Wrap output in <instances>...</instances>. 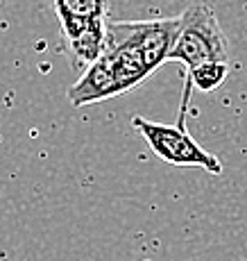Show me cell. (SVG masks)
Instances as JSON below:
<instances>
[{"mask_svg":"<svg viewBox=\"0 0 247 261\" xmlns=\"http://www.w3.org/2000/svg\"><path fill=\"white\" fill-rule=\"evenodd\" d=\"M62 23V37L75 66L84 71L98 62L107 48L109 0H52Z\"/></svg>","mask_w":247,"mask_h":261,"instance_id":"6da1fadb","label":"cell"},{"mask_svg":"<svg viewBox=\"0 0 247 261\" xmlns=\"http://www.w3.org/2000/svg\"><path fill=\"white\" fill-rule=\"evenodd\" d=\"M168 62L184 64L188 71L209 62H229V41L209 5L195 3L179 16V34Z\"/></svg>","mask_w":247,"mask_h":261,"instance_id":"7a4b0ae2","label":"cell"},{"mask_svg":"<svg viewBox=\"0 0 247 261\" xmlns=\"http://www.w3.org/2000/svg\"><path fill=\"white\" fill-rule=\"evenodd\" d=\"M134 129H139L145 143L150 145L154 154L161 162L170 164V166H193V168H204L211 175L223 173V164L215 154L206 152V150L186 132V127L179 125H163L154 123L143 116L132 118Z\"/></svg>","mask_w":247,"mask_h":261,"instance_id":"3957f363","label":"cell"},{"mask_svg":"<svg viewBox=\"0 0 247 261\" xmlns=\"http://www.w3.org/2000/svg\"><path fill=\"white\" fill-rule=\"evenodd\" d=\"M177 34L179 16L159 18V21H107V41L127 43L136 48L150 73L168 62Z\"/></svg>","mask_w":247,"mask_h":261,"instance_id":"277c9868","label":"cell"},{"mask_svg":"<svg viewBox=\"0 0 247 261\" xmlns=\"http://www.w3.org/2000/svg\"><path fill=\"white\" fill-rule=\"evenodd\" d=\"M114 95H120V89H118V82H116L114 64L109 59V55H102L98 62L91 64L87 71L82 73V77L68 89V100L75 107L109 100Z\"/></svg>","mask_w":247,"mask_h":261,"instance_id":"5b68a950","label":"cell"},{"mask_svg":"<svg viewBox=\"0 0 247 261\" xmlns=\"http://www.w3.org/2000/svg\"><path fill=\"white\" fill-rule=\"evenodd\" d=\"M104 55H109V59H112V64H114L116 82H118L120 93L139 87L145 77L152 75L148 71V66H145L143 57L139 55V50L127 46V43H109L107 41Z\"/></svg>","mask_w":247,"mask_h":261,"instance_id":"8992f818","label":"cell"},{"mask_svg":"<svg viewBox=\"0 0 247 261\" xmlns=\"http://www.w3.org/2000/svg\"><path fill=\"white\" fill-rule=\"evenodd\" d=\"M227 73H229V62H209V64L193 68V71H188V77L186 80L190 82V87L209 93V91H215L225 82Z\"/></svg>","mask_w":247,"mask_h":261,"instance_id":"52a82bcc","label":"cell"}]
</instances>
